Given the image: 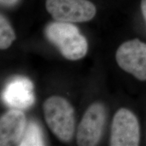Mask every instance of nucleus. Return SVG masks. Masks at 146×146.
<instances>
[{
  "mask_svg": "<svg viewBox=\"0 0 146 146\" xmlns=\"http://www.w3.org/2000/svg\"><path fill=\"white\" fill-rule=\"evenodd\" d=\"M141 9L142 14H143V16L144 18V21H145V23L146 25V0H141Z\"/></svg>",
  "mask_w": 146,
  "mask_h": 146,
  "instance_id": "obj_11",
  "label": "nucleus"
},
{
  "mask_svg": "<svg viewBox=\"0 0 146 146\" xmlns=\"http://www.w3.org/2000/svg\"><path fill=\"white\" fill-rule=\"evenodd\" d=\"M14 31L4 16H0V48L5 50L15 39Z\"/></svg>",
  "mask_w": 146,
  "mask_h": 146,
  "instance_id": "obj_10",
  "label": "nucleus"
},
{
  "mask_svg": "<svg viewBox=\"0 0 146 146\" xmlns=\"http://www.w3.org/2000/svg\"><path fill=\"white\" fill-rule=\"evenodd\" d=\"M116 60L123 70L146 81V43L139 39L125 42L116 51Z\"/></svg>",
  "mask_w": 146,
  "mask_h": 146,
  "instance_id": "obj_4",
  "label": "nucleus"
},
{
  "mask_svg": "<svg viewBox=\"0 0 146 146\" xmlns=\"http://www.w3.org/2000/svg\"><path fill=\"white\" fill-rule=\"evenodd\" d=\"M2 98L10 107L16 109L27 108L35 102L33 85L27 78H14L5 87Z\"/></svg>",
  "mask_w": 146,
  "mask_h": 146,
  "instance_id": "obj_7",
  "label": "nucleus"
},
{
  "mask_svg": "<svg viewBox=\"0 0 146 146\" xmlns=\"http://www.w3.org/2000/svg\"><path fill=\"white\" fill-rule=\"evenodd\" d=\"M106 121V110L102 104L94 103L84 114L78 128L76 141L78 145H97L101 138Z\"/></svg>",
  "mask_w": 146,
  "mask_h": 146,
  "instance_id": "obj_6",
  "label": "nucleus"
},
{
  "mask_svg": "<svg viewBox=\"0 0 146 146\" xmlns=\"http://www.w3.org/2000/svg\"><path fill=\"white\" fill-rule=\"evenodd\" d=\"M45 36L69 60L81 59L88 50L85 37L75 25L70 23L56 21L50 23L45 29Z\"/></svg>",
  "mask_w": 146,
  "mask_h": 146,
  "instance_id": "obj_1",
  "label": "nucleus"
},
{
  "mask_svg": "<svg viewBox=\"0 0 146 146\" xmlns=\"http://www.w3.org/2000/svg\"><path fill=\"white\" fill-rule=\"evenodd\" d=\"M18 145L21 146L44 145L41 129L38 124L32 121L27 125Z\"/></svg>",
  "mask_w": 146,
  "mask_h": 146,
  "instance_id": "obj_9",
  "label": "nucleus"
},
{
  "mask_svg": "<svg viewBox=\"0 0 146 146\" xmlns=\"http://www.w3.org/2000/svg\"><path fill=\"white\" fill-rule=\"evenodd\" d=\"M139 125L133 112L120 108L115 113L111 128L112 146H137L139 144Z\"/></svg>",
  "mask_w": 146,
  "mask_h": 146,
  "instance_id": "obj_5",
  "label": "nucleus"
},
{
  "mask_svg": "<svg viewBox=\"0 0 146 146\" xmlns=\"http://www.w3.org/2000/svg\"><path fill=\"white\" fill-rule=\"evenodd\" d=\"M18 0H0L1 1V4L3 5H6V6H10V5H13L16 3L18 2Z\"/></svg>",
  "mask_w": 146,
  "mask_h": 146,
  "instance_id": "obj_12",
  "label": "nucleus"
},
{
  "mask_svg": "<svg viewBox=\"0 0 146 146\" xmlns=\"http://www.w3.org/2000/svg\"><path fill=\"white\" fill-rule=\"evenodd\" d=\"M26 127V117L22 111L14 109L5 113L0 120V145L20 143Z\"/></svg>",
  "mask_w": 146,
  "mask_h": 146,
  "instance_id": "obj_8",
  "label": "nucleus"
},
{
  "mask_svg": "<svg viewBox=\"0 0 146 146\" xmlns=\"http://www.w3.org/2000/svg\"><path fill=\"white\" fill-rule=\"evenodd\" d=\"M45 121L52 133L63 142H68L74 131V109L69 102L60 96H52L43 104Z\"/></svg>",
  "mask_w": 146,
  "mask_h": 146,
  "instance_id": "obj_2",
  "label": "nucleus"
},
{
  "mask_svg": "<svg viewBox=\"0 0 146 146\" xmlns=\"http://www.w3.org/2000/svg\"><path fill=\"white\" fill-rule=\"evenodd\" d=\"M46 9L56 21L70 23L89 21L96 13V6L87 0H47Z\"/></svg>",
  "mask_w": 146,
  "mask_h": 146,
  "instance_id": "obj_3",
  "label": "nucleus"
}]
</instances>
